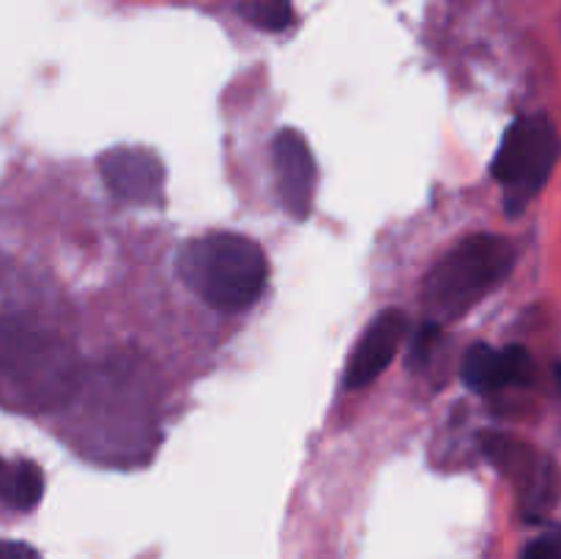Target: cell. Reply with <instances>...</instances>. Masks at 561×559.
I'll return each mask as SVG.
<instances>
[{"instance_id": "4fadbf2b", "label": "cell", "mask_w": 561, "mask_h": 559, "mask_svg": "<svg viewBox=\"0 0 561 559\" xmlns=\"http://www.w3.org/2000/svg\"><path fill=\"white\" fill-rule=\"evenodd\" d=\"M0 559H42L36 548H31L27 543L5 540L3 548H0Z\"/></svg>"}, {"instance_id": "5bb4252c", "label": "cell", "mask_w": 561, "mask_h": 559, "mask_svg": "<svg viewBox=\"0 0 561 559\" xmlns=\"http://www.w3.org/2000/svg\"><path fill=\"white\" fill-rule=\"evenodd\" d=\"M559 532H561V529H559Z\"/></svg>"}, {"instance_id": "8fae6325", "label": "cell", "mask_w": 561, "mask_h": 559, "mask_svg": "<svg viewBox=\"0 0 561 559\" xmlns=\"http://www.w3.org/2000/svg\"><path fill=\"white\" fill-rule=\"evenodd\" d=\"M247 22L261 31H285L294 22V5L290 0H244L239 5Z\"/></svg>"}, {"instance_id": "30bf717a", "label": "cell", "mask_w": 561, "mask_h": 559, "mask_svg": "<svg viewBox=\"0 0 561 559\" xmlns=\"http://www.w3.org/2000/svg\"><path fill=\"white\" fill-rule=\"evenodd\" d=\"M44 493V475L33 460H9L3 466V502L11 510H33Z\"/></svg>"}, {"instance_id": "52a82bcc", "label": "cell", "mask_w": 561, "mask_h": 559, "mask_svg": "<svg viewBox=\"0 0 561 559\" xmlns=\"http://www.w3.org/2000/svg\"><path fill=\"white\" fill-rule=\"evenodd\" d=\"M274 173H277L279 197L283 206L294 219H307L312 212V197H316V157L310 151V142L305 140L299 129H283L274 137Z\"/></svg>"}, {"instance_id": "277c9868", "label": "cell", "mask_w": 561, "mask_h": 559, "mask_svg": "<svg viewBox=\"0 0 561 559\" xmlns=\"http://www.w3.org/2000/svg\"><path fill=\"white\" fill-rule=\"evenodd\" d=\"M3 373L9 392L16 389L22 403H49L71 387L69 349L36 329L5 323Z\"/></svg>"}, {"instance_id": "ba28073f", "label": "cell", "mask_w": 561, "mask_h": 559, "mask_svg": "<svg viewBox=\"0 0 561 559\" xmlns=\"http://www.w3.org/2000/svg\"><path fill=\"white\" fill-rule=\"evenodd\" d=\"M405 332H409V316L403 310H383L381 316L373 318L345 367V387L362 389L376 381L394 360Z\"/></svg>"}, {"instance_id": "3957f363", "label": "cell", "mask_w": 561, "mask_h": 559, "mask_svg": "<svg viewBox=\"0 0 561 559\" xmlns=\"http://www.w3.org/2000/svg\"><path fill=\"white\" fill-rule=\"evenodd\" d=\"M561 153V137L548 115H520L502 137L493 157V179L507 186L510 212L524 208L551 175Z\"/></svg>"}, {"instance_id": "8992f818", "label": "cell", "mask_w": 561, "mask_h": 559, "mask_svg": "<svg viewBox=\"0 0 561 559\" xmlns=\"http://www.w3.org/2000/svg\"><path fill=\"white\" fill-rule=\"evenodd\" d=\"M99 173L118 201L131 206H157L164 192V168L146 148H110L99 157Z\"/></svg>"}, {"instance_id": "6da1fadb", "label": "cell", "mask_w": 561, "mask_h": 559, "mask_svg": "<svg viewBox=\"0 0 561 559\" xmlns=\"http://www.w3.org/2000/svg\"><path fill=\"white\" fill-rule=\"evenodd\" d=\"M175 269L203 305L228 316L250 310L268 283V258L261 244L228 230L186 241Z\"/></svg>"}, {"instance_id": "9c48e42d", "label": "cell", "mask_w": 561, "mask_h": 559, "mask_svg": "<svg viewBox=\"0 0 561 559\" xmlns=\"http://www.w3.org/2000/svg\"><path fill=\"white\" fill-rule=\"evenodd\" d=\"M463 381L474 392L526 387L535 381V360L524 345L493 349L488 343H474L463 356Z\"/></svg>"}, {"instance_id": "7c38bea8", "label": "cell", "mask_w": 561, "mask_h": 559, "mask_svg": "<svg viewBox=\"0 0 561 559\" xmlns=\"http://www.w3.org/2000/svg\"><path fill=\"white\" fill-rule=\"evenodd\" d=\"M520 559H561V532L542 535L524 548Z\"/></svg>"}, {"instance_id": "5b68a950", "label": "cell", "mask_w": 561, "mask_h": 559, "mask_svg": "<svg viewBox=\"0 0 561 559\" xmlns=\"http://www.w3.org/2000/svg\"><path fill=\"white\" fill-rule=\"evenodd\" d=\"M126 376H121L118 370H104L102 384H93V392L82 398L85 406V420L91 417V422L82 425V431L88 433V449L96 453L99 444H102L104 431L110 427V436L104 442L102 453H110L113 458H135V455L146 453V449L137 444L140 438L146 447H151V431L153 422L148 411H135V398L137 395H126L124 381Z\"/></svg>"}, {"instance_id": "7a4b0ae2", "label": "cell", "mask_w": 561, "mask_h": 559, "mask_svg": "<svg viewBox=\"0 0 561 559\" xmlns=\"http://www.w3.org/2000/svg\"><path fill=\"white\" fill-rule=\"evenodd\" d=\"M513 266L515 250L502 236L474 233L455 244L427 272L425 285H422L427 321L444 327L466 316L510 277Z\"/></svg>"}]
</instances>
